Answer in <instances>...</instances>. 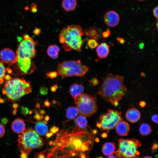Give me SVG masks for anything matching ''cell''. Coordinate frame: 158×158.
<instances>
[{
	"label": "cell",
	"instance_id": "91938a15",
	"mask_svg": "<svg viewBox=\"0 0 158 158\" xmlns=\"http://www.w3.org/2000/svg\"><path fill=\"white\" fill-rule=\"evenodd\" d=\"M81 158H85V155L84 154H82L81 156Z\"/></svg>",
	"mask_w": 158,
	"mask_h": 158
},
{
	"label": "cell",
	"instance_id": "6125c7cd",
	"mask_svg": "<svg viewBox=\"0 0 158 158\" xmlns=\"http://www.w3.org/2000/svg\"><path fill=\"white\" fill-rule=\"evenodd\" d=\"M43 123L46 124H47V122L45 120H44Z\"/></svg>",
	"mask_w": 158,
	"mask_h": 158
},
{
	"label": "cell",
	"instance_id": "f1b7e54d",
	"mask_svg": "<svg viewBox=\"0 0 158 158\" xmlns=\"http://www.w3.org/2000/svg\"><path fill=\"white\" fill-rule=\"evenodd\" d=\"M58 75L57 72L56 71H50L48 72L46 74L47 76L51 79L56 78Z\"/></svg>",
	"mask_w": 158,
	"mask_h": 158
},
{
	"label": "cell",
	"instance_id": "7a4b0ae2",
	"mask_svg": "<svg viewBox=\"0 0 158 158\" xmlns=\"http://www.w3.org/2000/svg\"><path fill=\"white\" fill-rule=\"evenodd\" d=\"M123 81L122 76L109 73L104 78L97 93L105 101L117 106L127 92Z\"/></svg>",
	"mask_w": 158,
	"mask_h": 158
},
{
	"label": "cell",
	"instance_id": "f546056e",
	"mask_svg": "<svg viewBox=\"0 0 158 158\" xmlns=\"http://www.w3.org/2000/svg\"><path fill=\"white\" fill-rule=\"evenodd\" d=\"M107 158H127L121 154L117 151H115L113 154L109 156Z\"/></svg>",
	"mask_w": 158,
	"mask_h": 158
},
{
	"label": "cell",
	"instance_id": "d6a6232c",
	"mask_svg": "<svg viewBox=\"0 0 158 158\" xmlns=\"http://www.w3.org/2000/svg\"><path fill=\"white\" fill-rule=\"evenodd\" d=\"M37 10V5L35 3H32V4L31 8L30 11L33 13L36 12Z\"/></svg>",
	"mask_w": 158,
	"mask_h": 158
},
{
	"label": "cell",
	"instance_id": "8d00e7d4",
	"mask_svg": "<svg viewBox=\"0 0 158 158\" xmlns=\"http://www.w3.org/2000/svg\"><path fill=\"white\" fill-rule=\"evenodd\" d=\"M50 132L53 134L59 131V128L56 126H54L52 127L50 130Z\"/></svg>",
	"mask_w": 158,
	"mask_h": 158
},
{
	"label": "cell",
	"instance_id": "d590c367",
	"mask_svg": "<svg viewBox=\"0 0 158 158\" xmlns=\"http://www.w3.org/2000/svg\"><path fill=\"white\" fill-rule=\"evenodd\" d=\"M158 6H157L154 8L152 11L153 14L154 16L157 19V20H158Z\"/></svg>",
	"mask_w": 158,
	"mask_h": 158
},
{
	"label": "cell",
	"instance_id": "ab89813d",
	"mask_svg": "<svg viewBox=\"0 0 158 158\" xmlns=\"http://www.w3.org/2000/svg\"><path fill=\"white\" fill-rule=\"evenodd\" d=\"M58 86L57 85H55L51 87L50 88V89L51 91L52 92H55L56 91L58 88Z\"/></svg>",
	"mask_w": 158,
	"mask_h": 158
},
{
	"label": "cell",
	"instance_id": "681fc988",
	"mask_svg": "<svg viewBox=\"0 0 158 158\" xmlns=\"http://www.w3.org/2000/svg\"><path fill=\"white\" fill-rule=\"evenodd\" d=\"M101 136L104 138H105L107 137V133L105 132L102 133L101 135Z\"/></svg>",
	"mask_w": 158,
	"mask_h": 158
},
{
	"label": "cell",
	"instance_id": "d6986e66",
	"mask_svg": "<svg viewBox=\"0 0 158 158\" xmlns=\"http://www.w3.org/2000/svg\"><path fill=\"white\" fill-rule=\"evenodd\" d=\"M84 89L83 86L82 84L75 83L70 86L69 89V93L74 98L82 94Z\"/></svg>",
	"mask_w": 158,
	"mask_h": 158
},
{
	"label": "cell",
	"instance_id": "c3c4849f",
	"mask_svg": "<svg viewBox=\"0 0 158 158\" xmlns=\"http://www.w3.org/2000/svg\"><path fill=\"white\" fill-rule=\"evenodd\" d=\"M8 121V120L5 118H3L1 120L2 123L4 124H6Z\"/></svg>",
	"mask_w": 158,
	"mask_h": 158
},
{
	"label": "cell",
	"instance_id": "74e56055",
	"mask_svg": "<svg viewBox=\"0 0 158 158\" xmlns=\"http://www.w3.org/2000/svg\"><path fill=\"white\" fill-rule=\"evenodd\" d=\"M158 115L156 114H154L152 117V120L154 123H158Z\"/></svg>",
	"mask_w": 158,
	"mask_h": 158
},
{
	"label": "cell",
	"instance_id": "ac0fdd59",
	"mask_svg": "<svg viewBox=\"0 0 158 158\" xmlns=\"http://www.w3.org/2000/svg\"><path fill=\"white\" fill-rule=\"evenodd\" d=\"M12 130L17 134H22L26 129V126L24 121L20 118L15 119L11 126Z\"/></svg>",
	"mask_w": 158,
	"mask_h": 158
},
{
	"label": "cell",
	"instance_id": "1f68e13d",
	"mask_svg": "<svg viewBox=\"0 0 158 158\" xmlns=\"http://www.w3.org/2000/svg\"><path fill=\"white\" fill-rule=\"evenodd\" d=\"M111 33L109 29L106 30L105 31L102 33V36L104 38H106L108 37Z\"/></svg>",
	"mask_w": 158,
	"mask_h": 158
},
{
	"label": "cell",
	"instance_id": "7402d4cb",
	"mask_svg": "<svg viewBox=\"0 0 158 158\" xmlns=\"http://www.w3.org/2000/svg\"><path fill=\"white\" fill-rule=\"evenodd\" d=\"M77 5V0H63L62 2V8L68 12L74 10Z\"/></svg>",
	"mask_w": 158,
	"mask_h": 158
},
{
	"label": "cell",
	"instance_id": "f35d334b",
	"mask_svg": "<svg viewBox=\"0 0 158 158\" xmlns=\"http://www.w3.org/2000/svg\"><path fill=\"white\" fill-rule=\"evenodd\" d=\"M34 118L36 119L37 120H40L42 118H43V116L41 114H39L37 113L34 116Z\"/></svg>",
	"mask_w": 158,
	"mask_h": 158
},
{
	"label": "cell",
	"instance_id": "f5cc1de1",
	"mask_svg": "<svg viewBox=\"0 0 158 158\" xmlns=\"http://www.w3.org/2000/svg\"><path fill=\"white\" fill-rule=\"evenodd\" d=\"M45 111L43 110H41L40 111V114L42 115H44L45 114Z\"/></svg>",
	"mask_w": 158,
	"mask_h": 158
},
{
	"label": "cell",
	"instance_id": "4dcf8cb0",
	"mask_svg": "<svg viewBox=\"0 0 158 158\" xmlns=\"http://www.w3.org/2000/svg\"><path fill=\"white\" fill-rule=\"evenodd\" d=\"M48 92V88L46 87H41L40 89V92L42 95H46L47 94Z\"/></svg>",
	"mask_w": 158,
	"mask_h": 158
},
{
	"label": "cell",
	"instance_id": "b9f144b4",
	"mask_svg": "<svg viewBox=\"0 0 158 158\" xmlns=\"http://www.w3.org/2000/svg\"><path fill=\"white\" fill-rule=\"evenodd\" d=\"M21 154L20 155V158H28V154L25 152H21Z\"/></svg>",
	"mask_w": 158,
	"mask_h": 158
},
{
	"label": "cell",
	"instance_id": "6f0895ef",
	"mask_svg": "<svg viewBox=\"0 0 158 158\" xmlns=\"http://www.w3.org/2000/svg\"><path fill=\"white\" fill-rule=\"evenodd\" d=\"M39 158H44V157L42 154H40L39 156Z\"/></svg>",
	"mask_w": 158,
	"mask_h": 158
},
{
	"label": "cell",
	"instance_id": "ee69618b",
	"mask_svg": "<svg viewBox=\"0 0 158 158\" xmlns=\"http://www.w3.org/2000/svg\"><path fill=\"white\" fill-rule=\"evenodd\" d=\"M44 105L48 108L50 106V103L48 101V99H47V100L44 102Z\"/></svg>",
	"mask_w": 158,
	"mask_h": 158
},
{
	"label": "cell",
	"instance_id": "e575fe53",
	"mask_svg": "<svg viewBox=\"0 0 158 158\" xmlns=\"http://www.w3.org/2000/svg\"><path fill=\"white\" fill-rule=\"evenodd\" d=\"M5 130L3 125L0 124V138L4 134Z\"/></svg>",
	"mask_w": 158,
	"mask_h": 158
},
{
	"label": "cell",
	"instance_id": "2e32d148",
	"mask_svg": "<svg viewBox=\"0 0 158 158\" xmlns=\"http://www.w3.org/2000/svg\"><path fill=\"white\" fill-rule=\"evenodd\" d=\"M110 51V46L106 42H102L98 45L96 51L99 59L107 58L108 56Z\"/></svg>",
	"mask_w": 158,
	"mask_h": 158
},
{
	"label": "cell",
	"instance_id": "d4e9b609",
	"mask_svg": "<svg viewBox=\"0 0 158 158\" xmlns=\"http://www.w3.org/2000/svg\"><path fill=\"white\" fill-rule=\"evenodd\" d=\"M79 114L77 108L74 106L68 107L66 110V116L69 120L75 119Z\"/></svg>",
	"mask_w": 158,
	"mask_h": 158
},
{
	"label": "cell",
	"instance_id": "277c9868",
	"mask_svg": "<svg viewBox=\"0 0 158 158\" xmlns=\"http://www.w3.org/2000/svg\"><path fill=\"white\" fill-rule=\"evenodd\" d=\"M32 90L30 82L23 79L14 78L6 81L2 92L8 101L15 102L30 93Z\"/></svg>",
	"mask_w": 158,
	"mask_h": 158
},
{
	"label": "cell",
	"instance_id": "680465c9",
	"mask_svg": "<svg viewBox=\"0 0 158 158\" xmlns=\"http://www.w3.org/2000/svg\"><path fill=\"white\" fill-rule=\"evenodd\" d=\"M142 158H153L152 157L150 156H145Z\"/></svg>",
	"mask_w": 158,
	"mask_h": 158
},
{
	"label": "cell",
	"instance_id": "6da1fadb",
	"mask_svg": "<svg viewBox=\"0 0 158 158\" xmlns=\"http://www.w3.org/2000/svg\"><path fill=\"white\" fill-rule=\"evenodd\" d=\"M57 135L56 145L64 151H81L83 145L93 143L94 134L88 126L83 129L71 126L66 130H61Z\"/></svg>",
	"mask_w": 158,
	"mask_h": 158
},
{
	"label": "cell",
	"instance_id": "ba28073f",
	"mask_svg": "<svg viewBox=\"0 0 158 158\" xmlns=\"http://www.w3.org/2000/svg\"><path fill=\"white\" fill-rule=\"evenodd\" d=\"M122 114L121 111L109 109L107 112L100 115L96 126L101 131L109 133L115 127L119 122L123 120Z\"/></svg>",
	"mask_w": 158,
	"mask_h": 158
},
{
	"label": "cell",
	"instance_id": "836d02e7",
	"mask_svg": "<svg viewBox=\"0 0 158 158\" xmlns=\"http://www.w3.org/2000/svg\"><path fill=\"white\" fill-rule=\"evenodd\" d=\"M89 81L92 83V85L94 86H97L99 83L97 79L95 77L93 78L92 80H90Z\"/></svg>",
	"mask_w": 158,
	"mask_h": 158
},
{
	"label": "cell",
	"instance_id": "f907efd6",
	"mask_svg": "<svg viewBox=\"0 0 158 158\" xmlns=\"http://www.w3.org/2000/svg\"><path fill=\"white\" fill-rule=\"evenodd\" d=\"M49 120V116H46L45 118H44V120L47 121H48Z\"/></svg>",
	"mask_w": 158,
	"mask_h": 158
},
{
	"label": "cell",
	"instance_id": "3957f363",
	"mask_svg": "<svg viewBox=\"0 0 158 158\" xmlns=\"http://www.w3.org/2000/svg\"><path fill=\"white\" fill-rule=\"evenodd\" d=\"M84 32L78 25H71L64 28L59 35V41L66 51L74 50L80 52L85 40L83 38Z\"/></svg>",
	"mask_w": 158,
	"mask_h": 158
},
{
	"label": "cell",
	"instance_id": "52a82bcc",
	"mask_svg": "<svg viewBox=\"0 0 158 158\" xmlns=\"http://www.w3.org/2000/svg\"><path fill=\"white\" fill-rule=\"evenodd\" d=\"M74 99L80 115L89 117L97 112V106L96 97L82 93Z\"/></svg>",
	"mask_w": 158,
	"mask_h": 158
},
{
	"label": "cell",
	"instance_id": "5b68a950",
	"mask_svg": "<svg viewBox=\"0 0 158 158\" xmlns=\"http://www.w3.org/2000/svg\"><path fill=\"white\" fill-rule=\"evenodd\" d=\"M18 139V146L21 152L28 155L33 149L39 148L44 145L42 138L32 128L25 130Z\"/></svg>",
	"mask_w": 158,
	"mask_h": 158
},
{
	"label": "cell",
	"instance_id": "003e7915",
	"mask_svg": "<svg viewBox=\"0 0 158 158\" xmlns=\"http://www.w3.org/2000/svg\"><path fill=\"white\" fill-rule=\"evenodd\" d=\"M98 158H102L101 157H98Z\"/></svg>",
	"mask_w": 158,
	"mask_h": 158
},
{
	"label": "cell",
	"instance_id": "4316f807",
	"mask_svg": "<svg viewBox=\"0 0 158 158\" xmlns=\"http://www.w3.org/2000/svg\"><path fill=\"white\" fill-rule=\"evenodd\" d=\"M6 69L3 63L0 60V84H2L4 82V80L6 75Z\"/></svg>",
	"mask_w": 158,
	"mask_h": 158
},
{
	"label": "cell",
	"instance_id": "83f0119b",
	"mask_svg": "<svg viewBox=\"0 0 158 158\" xmlns=\"http://www.w3.org/2000/svg\"><path fill=\"white\" fill-rule=\"evenodd\" d=\"M87 45L91 49L96 48L98 45L97 41L94 39H90L87 42Z\"/></svg>",
	"mask_w": 158,
	"mask_h": 158
},
{
	"label": "cell",
	"instance_id": "11a10c76",
	"mask_svg": "<svg viewBox=\"0 0 158 158\" xmlns=\"http://www.w3.org/2000/svg\"><path fill=\"white\" fill-rule=\"evenodd\" d=\"M13 107L15 108H16L18 107V105L16 104H13Z\"/></svg>",
	"mask_w": 158,
	"mask_h": 158
},
{
	"label": "cell",
	"instance_id": "5bb4252c",
	"mask_svg": "<svg viewBox=\"0 0 158 158\" xmlns=\"http://www.w3.org/2000/svg\"><path fill=\"white\" fill-rule=\"evenodd\" d=\"M84 34L87 38L94 39L97 41L99 40L101 37L99 30L94 26L87 28L84 31Z\"/></svg>",
	"mask_w": 158,
	"mask_h": 158
},
{
	"label": "cell",
	"instance_id": "03108f58",
	"mask_svg": "<svg viewBox=\"0 0 158 158\" xmlns=\"http://www.w3.org/2000/svg\"><path fill=\"white\" fill-rule=\"evenodd\" d=\"M137 0L139 1H145V0Z\"/></svg>",
	"mask_w": 158,
	"mask_h": 158
},
{
	"label": "cell",
	"instance_id": "e7e4bbea",
	"mask_svg": "<svg viewBox=\"0 0 158 158\" xmlns=\"http://www.w3.org/2000/svg\"><path fill=\"white\" fill-rule=\"evenodd\" d=\"M141 75L142 76H144L145 75L144 73H141Z\"/></svg>",
	"mask_w": 158,
	"mask_h": 158
},
{
	"label": "cell",
	"instance_id": "f6af8a7d",
	"mask_svg": "<svg viewBox=\"0 0 158 158\" xmlns=\"http://www.w3.org/2000/svg\"><path fill=\"white\" fill-rule=\"evenodd\" d=\"M53 133L51 132L47 133L46 134V138H48L51 137L53 135Z\"/></svg>",
	"mask_w": 158,
	"mask_h": 158
},
{
	"label": "cell",
	"instance_id": "4fadbf2b",
	"mask_svg": "<svg viewBox=\"0 0 158 158\" xmlns=\"http://www.w3.org/2000/svg\"><path fill=\"white\" fill-rule=\"evenodd\" d=\"M104 20L105 23L108 26L114 27L116 26L120 20V16L116 11L111 10L105 14Z\"/></svg>",
	"mask_w": 158,
	"mask_h": 158
},
{
	"label": "cell",
	"instance_id": "60d3db41",
	"mask_svg": "<svg viewBox=\"0 0 158 158\" xmlns=\"http://www.w3.org/2000/svg\"><path fill=\"white\" fill-rule=\"evenodd\" d=\"M117 40L121 44H123L125 42V40L122 37H118Z\"/></svg>",
	"mask_w": 158,
	"mask_h": 158
},
{
	"label": "cell",
	"instance_id": "44dd1931",
	"mask_svg": "<svg viewBox=\"0 0 158 158\" xmlns=\"http://www.w3.org/2000/svg\"><path fill=\"white\" fill-rule=\"evenodd\" d=\"M60 49L58 46L54 44L49 45L47 49L48 55L54 59H57L59 53Z\"/></svg>",
	"mask_w": 158,
	"mask_h": 158
},
{
	"label": "cell",
	"instance_id": "cb8c5ba5",
	"mask_svg": "<svg viewBox=\"0 0 158 158\" xmlns=\"http://www.w3.org/2000/svg\"><path fill=\"white\" fill-rule=\"evenodd\" d=\"M74 122L76 126L81 129L86 128L87 126V121L86 117L84 116L80 115L75 118Z\"/></svg>",
	"mask_w": 158,
	"mask_h": 158
},
{
	"label": "cell",
	"instance_id": "be15d7a7",
	"mask_svg": "<svg viewBox=\"0 0 158 158\" xmlns=\"http://www.w3.org/2000/svg\"><path fill=\"white\" fill-rule=\"evenodd\" d=\"M25 10H28L29 9V8L28 7H25Z\"/></svg>",
	"mask_w": 158,
	"mask_h": 158
},
{
	"label": "cell",
	"instance_id": "7dc6e473",
	"mask_svg": "<svg viewBox=\"0 0 158 158\" xmlns=\"http://www.w3.org/2000/svg\"><path fill=\"white\" fill-rule=\"evenodd\" d=\"M34 33L36 35H38L40 33V30L39 28H36L34 30Z\"/></svg>",
	"mask_w": 158,
	"mask_h": 158
},
{
	"label": "cell",
	"instance_id": "94428289",
	"mask_svg": "<svg viewBox=\"0 0 158 158\" xmlns=\"http://www.w3.org/2000/svg\"><path fill=\"white\" fill-rule=\"evenodd\" d=\"M95 141L96 142H98L99 141V139L98 138H96V139H95Z\"/></svg>",
	"mask_w": 158,
	"mask_h": 158
},
{
	"label": "cell",
	"instance_id": "816d5d0a",
	"mask_svg": "<svg viewBox=\"0 0 158 158\" xmlns=\"http://www.w3.org/2000/svg\"><path fill=\"white\" fill-rule=\"evenodd\" d=\"M144 46V43H141L139 44V48L141 49H142L143 47Z\"/></svg>",
	"mask_w": 158,
	"mask_h": 158
},
{
	"label": "cell",
	"instance_id": "8fae6325",
	"mask_svg": "<svg viewBox=\"0 0 158 158\" xmlns=\"http://www.w3.org/2000/svg\"><path fill=\"white\" fill-rule=\"evenodd\" d=\"M16 64L17 69L21 75H25L33 73L36 67L31 59H17Z\"/></svg>",
	"mask_w": 158,
	"mask_h": 158
},
{
	"label": "cell",
	"instance_id": "7bdbcfd3",
	"mask_svg": "<svg viewBox=\"0 0 158 158\" xmlns=\"http://www.w3.org/2000/svg\"><path fill=\"white\" fill-rule=\"evenodd\" d=\"M23 113L25 114H27L28 113V110L27 108L22 107L21 108Z\"/></svg>",
	"mask_w": 158,
	"mask_h": 158
},
{
	"label": "cell",
	"instance_id": "484cf974",
	"mask_svg": "<svg viewBox=\"0 0 158 158\" xmlns=\"http://www.w3.org/2000/svg\"><path fill=\"white\" fill-rule=\"evenodd\" d=\"M139 131L142 135L147 136L152 132V128L150 125L146 123H143L140 126Z\"/></svg>",
	"mask_w": 158,
	"mask_h": 158
},
{
	"label": "cell",
	"instance_id": "603a6c76",
	"mask_svg": "<svg viewBox=\"0 0 158 158\" xmlns=\"http://www.w3.org/2000/svg\"><path fill=\"white\" fill-rule=\"evenodd\" d=\"M35 128L36 132L42 135H46L48 131L47 126L42 121L37 122L35 125Z\"/></svg>",
	"mask_w": 158,
	"mask_h": 158
},
{
	"label": "cell",
	"instance_id": "7c38bea8",
	"mask_svg": "<svg viewBox=\"0 0 158 158\" xmlns=\"http://www.w3.org/2000/svg\"><path fill=\"white\" fill-rule=\"evenodd\" d=\"M0 58L3 63L12 66L16 62L17 57L16 54L12 50L7 48L1 51Z\"/></svg>",
	"mask_w": 158,
	"mask_h": 158
},
{
	"label": "cell",
	"instance_id": "8992f818",
	"mask_svg": "<svg viewBox=\"0 0 158 158\" xmlns=\"http://www.w3.org/2000/svg\"><path fill=\"white\" fill-rule=\"evenodd\" d=\"M58 75L63 78L73 76L82 77L88 71L89 68L83 65L81 61H64L60 63L57 68Z\"/></svg>",
	"mask_w": 158,
	"mask_h": 158
},
{
	"label": "cell",
	"instance_id": "30bf717a",
	"mask_svg": "<svg viewBox=\"0 0 158 158\" xmlns=\"http://www.w3.org/2000/svg\"><path fill=\"white\" fill-rule=\"evenodd\" d=\"M141 145V142L135 138L120 139L118 140V148L117 151L125 157L137 158L140 154L138 149Z\"/></svg>",
	"mask_w": 158,
	"mask_h": 158
},
{
	"label": "cell",
	"instance_id": "e0dca14e",
	"mask_svg": "<svg viewBox=\"0 0 158 158\" xmlns=\"http://www.w3.org/2000/svg\"><path fill=\"white\" fill-rule=\"evenodd\" d=\"M125 116L126 119L131 123H135L140 118L141 114L139 111L135 108H131L126 111Z\"/></svg>",
	"mask_w": 158,
	"mask_h": 158
},
{
	"label": "cell",
	"instance_id": "ffe728a7",
	"mask_svg": "<svg viewBox=\"0 0 158 158\" xmlns=\"http://www.w3.org/2000/svg\"><path fill=\"white\" fill-rule=\"evenodd\" d=\"M116 148L114 143L111 142H106L103 144L102 151L104 154L106 156H109L113 154Z\"/></svg>",
	"mask_w": 158,
	"mask_h": 158
},
{
	"label": "cell",
	"instance_id": "bcb514c9",
	"mask_svg": "<svg viewBox=\"0 0 158 158\" xmlns=\"http://www.w3.org/2000/svg\"><path fill=\"white\" fill-rule=\"evenodd\" d=\"M139 105L142 107H144L146 105V103L144 101H141L139 103Z\"/></svg>",
	"mask_w": 158,
	"mask_h": 158
},
{
	"label": "cell",
	"instance_id": "9a60e30c",
	"mask_svg": "<svg viewBox=\"0 0 158 158\" xmlns=\"http://www.w3.org/2000/svg\"><path fill=\"white\" fill-rule=\"evenodd\" d=\"M115 128L117 134L121 136L127 135L130 130V126L128 123L123 120L119 122Z\"/></svg>",
	"mask_w": 158,
	"mask_h": 158
},
{
	"label": "cell",
	"instance_id": "9c48e42d",
	"mask_svg": "<svg viewBox=\"0 0 158 158\" xmlns=\"http://www.w3.org/2000/svg\"><path fill=\"white\" fill-rule=\"evenodd\" d=\"M36 43L28 35H24L18 45L16 52L17 59H31L37 55Z\"/></svg>",
	"mask_w": 158,
	"mask_h": 158
},
{
	"label": "cell",
	"instance_id": "db71d44e",
	"mask_svg": "<svg viewBox=\"0 0 158 158\" xmlns=\"http://www.w3.org/2000/svg\"><path fill=\"white\" fill-rule=\"evenodd\" d=\"M92 132L94 134H96L97 132V131L96 129H95L92 130Z\"/></svg>",
	"mask_w": 158,
	"mask_h": 158
},
{
	"label": "cell",
	"instance_id": "9f6ffc18",
	"mask_svg": "<svg viewBox=\"0 0 158 158\" xmlns=\"http://www.w3.org/2000/svg\"><path fill=\"white\" fill-rule=\"evenodd\" d=\"M157 145L155 144L154 145L153 147V148L154 149H156V148H157Z\"/></svg>",
	"mask_w": 158,
	"mask_h": 158
}]
</instances>
